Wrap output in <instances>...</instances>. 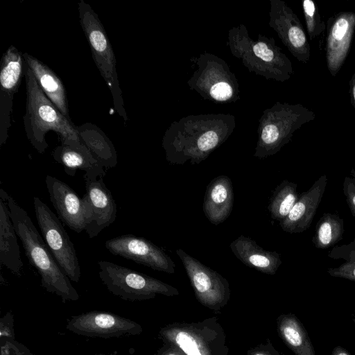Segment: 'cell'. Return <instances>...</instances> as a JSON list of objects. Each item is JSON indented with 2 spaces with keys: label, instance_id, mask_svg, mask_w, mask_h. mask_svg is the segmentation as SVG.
I'll list each match as a JSON object with an SVG mask.
<instances>
[{
  "label": "cell",
  "instance_id": "obj_1",
  "mask_svg": "<svg viewBox=\"0 0 355 355\" xmlns=\"http://www.w3.org/2000/svg\"><path fill=\"white\" fill-rule=\"evenodd\" d=\"M235 127V117L228 114L184 116L172 123L163 137L166 158L171 164H199L228 139Z\"/></svg>",
  "mask_w": 355,
  "mask_h": 355
},
{
  "label": "cell",
  "instance_id": "obj_2",
  "mask_svg": "<svg viewBox=\"0 0 355 355\" xmlns=\"http://www.w3.org/2000/svg\"><path fill=\"white\" fill-rule=\"evenodd\" d=\"M24 78L26 92V112L23 118L24 130L28 139L37 151L43 153L48 148L46 135L50 130L59 135L61 144L88 150L80 140L77 126L48 98L26 62Z\"/></svg>",
  "mask_w": 355,
  "mask_h": 355
},
{
  "label": "cell",
  "instance_id": "obj_3",
  "mask_svg": "<svg viewBox=\"0 0 355 355\" xmlns=\"http://www.w3.org/2000/svg\"><path fill=\"white\" fill-rule=\"evenodd\" d=\"M10 216L30 263L41 277L42 286L60 297L62 302L77 301L79 294L58 265L28 213L9 196Z\"/></svg>",
  "mask_w": 355,
  "mask_h": 355
},
{
  "label": "cell",
  "instance_id": "obj_4",
  "mask_svg": "<svg viewBox=\"0 0 355 355\" xmlns=\"http://www.w3.org/2000/svg\"><path fill=\"white\" fill-rule=\"evenodd\" d=\"M228 39L232 53L250 72L279 82L290 79L293 73L291 60L273 38L259 34L257 40H253L246 27L241 24L230 30Z\"/></svg>",
  "mask_w": 355,
  "mask_h": 355
},
{
  "label": "cell",
  "instance_id": "obj_5",
  "mask_svg": "<svg viewBox=\"0 0 355 355\" xmlns=\"http://www.w3.org/2000/svg\"><path fill=\"white\" fill-rule=\"evenodd\" d=\"M315 119V113L302 104L277 102L266 109L259 119L254 156L265 159L276 154L289 142L297 130Z\"/></svg>",
  "mask_w": 355,
  "mask_h": 355
},
{
  "label": "cell",
  "instance_id": "obj_6",
  "mask_svg": "<svg viewBox=\"0 0 355 355\" xmlns=\"http://www.w3.org/2000/svg\"><path fill=\"white\" fill-rule=\"evenodd\" d=\"M158 336L186 355H228L226 334L218 318L198 322H175L162 327Z\"/></svg>",
  "mask_w": 355,
  "mask_h": 355
},
{
  "label": "cell",
  "instance_id": "obj_7",
  "mask_svg": "<svg viewBox=\"0 0 355 355\" xmlns=\"http://www.w3.org/2000/svg\"><path fill=\"white\" fill-rule=\"evenodd\" d=\"M79 21L91 49L94 62L107 85L114 107L125 122L128 121L116 71V60L106 31L96 12L84 0L78 3Z\"/></svg>",
  "mask_w": 355,
  "mask_h": 355
},
{
  "label": "cell",
  "instance_id": "obj_8",
  "mask_svg": "<svg viewBox=\"0 0 355 355\" xmlns=\"http://www.w3.org/2000/svg\"><path fill=\"white\" fill-rule=\"evenodd\" d=\"M99 277L113 295L128 301L153 299L157 295L172 297L179 291L159 279L118 264L98 262Z\"/></svg>",
  "mask_w": 355,
  "mask_h": 355
},
{
  "label": "cell",
  "instance_id": "obj_9",
  "mask_svg": "<svg viewBox=\"0 0 355 355\" xmlns=\"http://www.w3.org/2000/svg\"><path fill=\"white\" fill-rule=\"evenodd\" d=\"M195 71L188 85L204 99L218 103L234 102L239 98V83L235 74L221 58L205 53L197 58Z\"/></svg>",
  "mask_w": 355,
  "mask_h": 355
},
{
  "label": "cell",
  "instance_id": "obj_10",
  "mask_svg": "<svg viewBox=\"0 0 355 355\" xmlns=\"http://www.w3.org/2000/svg\"><path fill=\"white\" fill-rule=\"evenodd\" d=\"M37 221L54 259L71 281L78 282L81 272L73 243L59 218L39 198H33Z\"/></svg>",
  "mask_w": 355,
  "mask_h": 355
},
{
  "label": "cell",
  "instance_id": "obj_11",
  "mask_svg": "<svg viewBox=\"0 0 355 355\" xmlns=\"http://www.w3.org/2000/svg\"><path fill=\"white\" fill-rule=\"evenodd\" d=\"M176 254L182 262L196 300L211 311L219 313L230 300L227 279L180 248L176 250Z\"/></svg>",
  "mask_w": 355,
  "mask_h": 355
},
{
  "label": "cell",
  "instance_id": "obj_12",
  "mask_svg": "<svg viewBox=\"0 0 355 355\" xmlns=\"http://www.w3.org/2000/svg\"><path fill=\"white\" fill-rule=\"evenodd\" d=\"M68 331L87 337L102 338L139 335L142 327L135 321L102 311H92L75 315L67 322Z\"/></svg>",
  "mask_w": 355,
  "mask_h": 355
},
{
  "label": "cell",
  "instance_id": "obj_13",
  "mask_svg": "<svg viewBox=\"0 0 355 355\" xmlns=\"http://www.w3.org/2000/svg\"><path fill=\"white\" fill-rule=\"evenodd\" d=\"M24 53L10 45L1 60L0 70V147L6 143L11 126L14 95L17 92L23 76Z\"/></svg>",
  "mask_w": 355,
  "mask_h": 355
},
{
  "label": "cell",
  "instance_id": "obj_14",
  "mask_svg": "<svg viewBox=\"0 0 355 355\" xmlns=\"http://www.w3.org/2000/svg\"><path fill=\"white\" fill-rule=\"evenodd\" d=\"M110 252L153 270L174 274L175 264L171 257L151 241L133 234H123L105 242Z\"/></svg>",
  "mask_w": 355,
  "mask_h": 355
},
{
  "label": "cell",
  "instance_id": "obj_15",
  "mask_svg": "<svg viewBox=\"0 0 355 355\" xmlns=\"http://www.w3.org/2000/svg\"><path fill=\"white\" fill-rule=\"evenodd\" d=\"M270 3L269 26L298 61L307 63L311 46L298 17L282 0H270Z\"/></svg>",
  "mask_w": 355,
  "mask_h": 355
},
{
  "label": "cell",
  "instance_id": "obj_16",
  "mask_svg": "<svg viewBox=\"0 0 355 355\" xmlns=\"http://www.w3.org/2000/svg\"><path fill=\"white\" fill-rule=\"evenodd\" d=\"M45 182L59 219L77 233L85 230L91 216L86 195L80 198L68 184L51 175H46Z\"/></svg>",
  "mask_w": 355,
  "mask_h": 355
},
{
  "label": "cell",
  "instance_id": "obj_17",
  "mask_svg": "<svg viewBox=\"0 0 355 355\" xmlns=\"http://www.w3.org/2000/svg\"><path fill=\"white\" fill-rule=\"evenodd\" d=\"M326 38L327 69L336 76L349 53L355 31V12L342 11L329 18Z\"/></svg>",
  "mask_w": 355,
  "mask_h": 355
},
{
  "label": "cell",
  "instance_id": "obj_18",
  "mask_svg": "<svg viewBox=\"0 0 355 355\" xmlns=\"http://www.w3.org/2000/svg\"><path fill=\"white\" fill-rule=\"evenodd\" d=\"M91 216L85 228L89 238L96 236L116 218V205L103 178L96 180H85Z\"/></svg>",
  "mask_w": 355,
  "mask_h": 355
},
{
  "label": "cell",
  "instance_id": "obj_19",
  "mask_svg": "<svg viewBox=\"0 0 355 355\" xmlns=\"http://www.w3.org/2000/svg\"><path fill=\"white\" fill-rule=\"evenodd\" d=\"M327 184V176L321 175L306 191L302 193L288 216L279 222L288 233H300L311 225Z\"/></svg>",
  "mask_w": 355,
  "mask_h": 355
},
{
  "label": "cell",
  "instance_id": "obj_20",
  "mask_svg": "<svg viewBox=\"0 0 355 355\" xmlns=\"http://www.w3.org/2000/svg\"><path fill=\"white\" fill-rule=\"evenodd\" d=\"M234 204V191L231 179L221 175L207 184L202 210L208 220L217 225L230 215Z\"/></svg>",
  "mask_w": 355,
  "mask_h": 355
},
{
  "label": "cell",
  "instance_id": "obj_21",
  "mask_svg": "<svg viewBox=\"0 0 355 355\" xmlns=\"http://www.w3.org/2000/svg\"><path fill=\"white\" fill-rule=\"evenodd\" d=\"M230 247L243 263L263 273L273 275L282 264L278 252L264 250L255 241L244 235L234 240Z\"/></svg>",
  "mask_w": 355,
  "mask_h": 355
},
{
  "label": "cell",
  "instance_id": "obj_22",
  "mask_svg": "<svg viewBox=\"0 0 355 355\" xmlns=\"http://www.w3.org/2000/svg\"><path fill=\"white\" fill-rule=\"evenodd\" d=\"M24 58L48 98L64 116L71 119L67 92L60 78L50 67L33 55L24 53Z\"/></svg>",
  "mask_w": 355,
  "mask_h": 355
},
{
  "label": "cell",
  "instance_id": "obj_23",
  "mask_svg": "<svg viewBox=\"0 0 355 355\" xmlns=\"http://www.w3.org/2000/svg\"><path fill=\"white\" fill-rule=\"evenodd\" d=\"M54 159L61 164L65 172L74 175L77 169L84 171L85 180H96L105 175L104 167L92 156L89 150H83L62 144L57 146L53 153Z\"/></svg>",
  "mask_w": 355,
  "mask_h": 355
},
{
  "label": "cell",
  "instance_id": "obj_24",
  "mask_svg": "<svg viewBox=\"0 0 355 355\" xmlns=\"http://www.w3.org/2000/svg\"><path fill=\"white\" fill-rule=\"evenodd\" d=\"M17 236L7 201L0 198V263L15 275L19 276L23 262Z\"/></svg>",
  "mask_w": 355,
  "mask_h": 355
},
{
  "label": "cell",
  "instance_id": "obj_25",
  "mask_svg": "<svg viewBox=\"0 0 355 355\" xmlns=\"http://www.w3.org/2000/svg\"><path fill=\"white\" fill-rule=\"evenodd\" d=\"M76 128L81 141L104 168H111L117 164L115 148L100 128L87 122L77 126Z\"/></svg>",
  "mask_w": 355,
  "mask_h": 355
},
{
  "label": "cell",
  "instance_id": "obj_26",
  "mask_svg": "<svg viewBox=\"0 0 355 355\" xmlns=\"http://www.w3.org/2000/svg\"><path fill=\"white\" fill-rule=\"evenodd\" d=\"M276 323L278 336L295 355H315L306 329L295 314H281Z\"/></svg>",
  "mask_w": 355,
  "mask_h": 355
},
{
  "label": "cell",
  "instance_id": "obj_27",
  "mask_svg": "<svg viewBox=\"0 0 355 355\" xmlns=\"http://www.w3.org/2000/svg\"><path fill=\"white\" fill-rule=\"evenodd\" d=\"M343 219L336 214L325 213L317 223L313 243L316 248H329L343 238Z\"/></svg>",
  "mask_w": 355,
  "mask_h": 355
},
{
  "label": "cell",
  "instance_id": "obj_28",
  "mask_svg": "<svg viewBox=\"0 0 355 355\" xmlns=\"http://www.w3.org/2000/svg\"><path fill=\"white\" fill-rule=\"evenodd\" d=\"M298 197L297 184L287 180H283L273 191L268 206L272 218L279 222L284 220Z\"/></svg>",
  "mask_w": 355,
  "mask_h": 355
},
{
  "label": "cell",
  "instance_id": "obj_29",
  "mask_svg": "<svg viewBox=\"0 0 355 355\" xmlns=\"http://www.w3.org/2000/svg\"><path fill=\"white\" fill-rule=\"evenodd\" d=\"M328 257L343 260L338 267L328 268L330 276L355 282V238L347 244L334 247Z\"/></svg>",
  "mask_w": 355,
  "mask_h": 355
},
{
  "label": "cell",
  "instance_id": "obj_30",
  "mask_svg": "<svg viewBox=\"0 0 355 355\" xmlns=\"http://www.w3.org/2000/svg\"><path fill=\"white\" fill-rule=\"evenodd\" d=\"M303 14L309 39L313 40L326 29V24L321 20L317 4L313 0L302 1Z\"/></svg>",
  "mask_w": 355,
  "mask_h": 355
},
{
  "label": "cell",
  "instance_id": "obj_31",
  "mask_svg": "<svg viewBox=\"0 0 355 355\" xmlns=\"http://www.w3.org/2000/svg\"><path fill=\"white\" fill-rule=\"evenodd\" d=\"M343 193L352 214L355 216V170L352 168L349 175L346 176L343 182Z\"/></svg>",
  "mask_w": 355,
  "mask_h": 355
},
{
  "label": "cell",
  "instance_id": "obj_32",
  "mask_svg": "<svg viewBox=\"0 0 355 355\" xmlns=\"http://www.w3.org/2000/svg\"><path fill=\"white\" fill-rule=\"evenodd\" d=\"M1 345L6 348L8 355H35L14 338H1Z\"/></svg>",
  "mask_w": 355,
  "mask_h": 355
},
{
  "label": "cell",
  "instance_id": "obj_33",
  "mask_svg": "<svg viewBox=\"0 0 355 355\" xmlns=\"http://www.w3.org/2000/svg\"><path fill=\"white\" fill-rule=\"evenodd\" d=\"M247 355H284L278 352L272 345L269 338L247 351Z\"/></svg>",
  "mask_w": 355,
  "mask_h": 355
},
{
  "label": "cell",
  "instance_id": "obj_34",
  "mask_svg": "<svg viewBox=\"0 0 355 355\" xmlns=\"http://www.w3.org/2000/svg\"><path fill=\"white\" fill-rule=\"evenodd\" d=\"M154 355H186L182 350L177 347L164 343V345L158 349Z\"/></svg>",
  "mask_w": 355,
  "mask_h": 355
},
{
  "label": "cell",
  "instance_id": "obj_35",
  "mask_svg": "<svg viewBox=\"0 0 355 355\" xmlns=\"http://www.w3.org/2000/svg\"><path fill=\"white\" fill-rule=\"evenodd\" d=\"M349 96L351 104L355 108V73L349 80Z\"/></svg>",
  "mask_w": 355,
  "mask_h": 355
},
{
  "label": "cell",
  "instance_id": "obj_36",
  "mask_svg": "<svg viewBox=\"0 0 355 355\" xmlns=\"http://www.w3.org/2000/svg\"><path fill=\"white\" fill-rule=\"evenodd\" d=\"M331 355H352V354L345 348H343L341 346H336L333 349Z\"/></svg>",
  "mask_w": 355,
  "mask_h": 355
},
{
  "label": "cell",
  "instance_id": "obj_37",
  "mask_svg": "<svg viewBox=\"0 0 355 355\" xmlns=\"http://www.w3.org/2000/svg\"><path fill=\"white\" fill-rule=\"evenodd\" d=\"M95 355H116V354L98 353V354H96Z\"/></svg>",
  "mask_w": 355,
  "mask_h": 355
},
{
  "label": "cell",
  "instance_id": "obj_38",
  "mask_svg": "<svg viewBox=\"0 0 355 355\" xmlns=\"http://www.w3.org/2000/svg\"><path fill=\"white\" fill-rule=\"evenodd\" d=\"M352 320L354 322V323L355 324V312L354 313V314L352 315Z\"/></svg>",
  "mask_w": 355,
  "mask_h": 355
}]
</instances>
